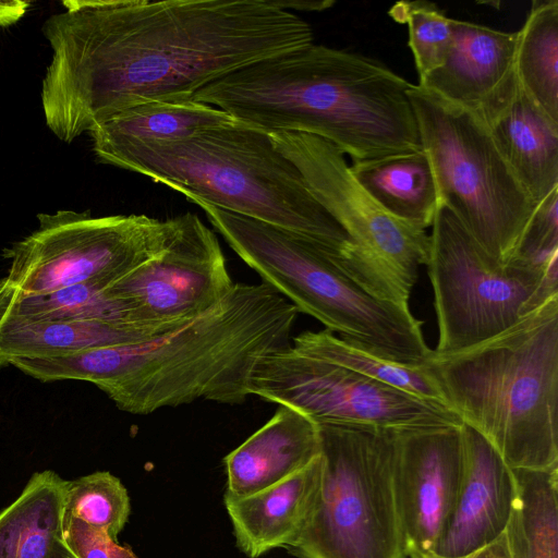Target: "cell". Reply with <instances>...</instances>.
Listing matches in <instances>:
<instances>
[{"mask_svg": "<svg viewBox=\"0 0 558 558\" xmlns=\"http://www.w3.org/2000/svg\"><path fill=\"white\" fill-rule=\"evenodd\" d=\"M130 511L126 488L108 471L66 482L64 515L80 519L114 539L126 524Z\"/></svg>", "mask_w": 558, "mask_h": 558, "instance_id": "cell-27", "label": "cell"}, {"mask_svg": "<svg viewBox=\"0 0 558 558\" xmlns=\"http://www.w3.org/2000/svg\"><path fill=\"white\" fill-rule=\"evenodd\" d=\"M463 468L461 425L395 429L392 481L404 551L433 553Z\"/></svg>", "mask_w": 558, "mask_h": 558, "instance_id": "cell-14", "label": "cell"}, {"mask_svg": "<svg viewBox=\"0 0 558 558\" xmlns=\"http://www.w3.org/2000/svg\"><path fill=\"white\" fill-rule=\"evenodd\" d=\"M350 169L389 215L421 230L432 227L440 204L439 192L432 163L422 148L352 161Z\"/></svg>", "mask_w": 558, "mask_h": 558, "instance_id": "cell-21", "label": "cell"}, {"mask_svg": "<svg viewBox=\"0 0 558 558\" xmlns=\"http://www.w3.org/2000/svg\"><path fill=\"white\" fill-rule=\"evenodd\" d=\"M514 64L520 88L558 122V0L533 1L517 31Z\"/></svg>", "mask_w": 558, "mask_h": 558, "instance_id": "cell-25", "label": "cell"}, {"mask_svg": "<svg viewBox=\"0 0 558 558\" xmlns=\"http://www.w3.org/2000/svg\"><path fill=\"white\" fill-rule=\"evenodd\" d=\"M408 558H445L433 553H411ZM459 558H510L505 533L492 544Z\"/></svg>", "mask_w": 558, "mask_h": 558, "instance_id": "cell-31", "label": "cell"}, {"mask_svg": "<svg viewBox=\"0 0 558 558\" xmlns=\"http://www.w3.org/2000/svg\"><path fill=\"white\" fill-rule=\"evenodd\" d=\"M38 228L3 250L10 260L0 287L43 294L82 283L109 287L159 254L177 229V217H93L60 209L39 214Z\"/></svg>", "mask_w": 558, "mask_h": 558, "instance_id": "cell-10", "label": "cell"}, {"mask_svg": "<svg viewBox=\"0 0 558 558\" xmlns=\"http://www.w3.org/2000/svg\"><path fill=\"white\" fill-rule=\"evenodd\" d=\"M322 476L320 454L307 466L259 492L225 494L238 547L250 558L278 548H292L313 514Z\"/></svg>", "mask_w": 558, "mask_h": 558, "instance_id": "cell-17", "label": "cell"}, {"mask_svg": "<svg viewBox=\"0 0 558 558\" xmlns=\"http://www.w3.org/2000/svg\"><path fill=\"white\" fill-rule=\"evenodd\" d=\"M50 558H76L70 549L63 544L62 539L58 541L50 555Z\"/></svg>", "mask_w": 558, "mask_h": 558, "instance_id": "cell-34", "label": "cell"}, {"mask_svg": "<svg viewBox=\"0 0 558 558\" xmlns=\"http://www.w3.org/2000/svg\"><path fill=\"white\" fill-rule=\"evenodd\" d=\"M463 468L457 499L433 554L459 558L499 538L508 525L517 485L496 449L461 424Z\"/></svg>", "mask_w": 558, "mask_h": 558, "instance_id": "cell-16", "label": "cell"}, {"mask_svg": "<svg viewBox=\"0 0 558 558\" xmlns=\"http://www.w3.org/2000/svg\"><path fill=\"white\" fill-rule=\"evenodd\" d=\"M322 476L300 558H408L392 481L395 429L317 425Z\"/></svg>", "mask_w": 558, "mask_h": 558, "instance_id": "cell-8", "label": "cell"}, {"mask_svg": "<svg viewBox=\"0 0 558 558\" xmlns=\"http://www.w3.org/2000/svg\"><path fill=\"white\" fill-rule=\"evenodd\" d=\"M411 84L377 60L312 44L227 74L192 99L271 133L314 135L356 161L422 148Z\"/></svg>", "mask_w": 558, "mask_h": 558, "instance_id": "cell-3", "label": "cell"}, {"mask_svg": "<svg viewBox=\"0 0 558 558\" xmlns=\"http://www.w3.org/2000/svg\"><path fill=\"white\" fill-rule=\"evenodd\" d=\"M512 472L517 493L505 531L510 558H558V466Z\"/></svg>", "mask_w": 558, "mask_h": 558, "instance_id": "cell-24", "label": "cell"}, {"mask_svg": "<svg viewBox=\"0 0 558 558\" xmlns=\"http://www.w3.org/2000/svg\"><path fill=\"white\" fill-rule=\"evenodd\" d=\"M320 453L318 426L279 405L271 418L225 457L226 494L244 497L307 466Z\"/></svg>", "mask_w": 558, "mask_h": 558, "instance_id": "cell-18", "label": "cell"}, {"mask_svg": "<svg viewBox=\"0 0 558 558\" xmlns=\"http://www.w3.org/2000/svg\"><path fill=\"white\" fill-rule=\"evenodd\" d=\"M97 159L150 178L206 204L303 234L328 247L342 271L369 293L380 265L318 202L271 132L238 120L161 143L95 146Z\"/></svg>", "mask_w": 558, "mask_h": 558, "instance_id": "cell-4", "label": "cell"}, {"mask_svg": "<svg viewBox=\"0 0 558 558\" xmlns=\"http://www.w3.org/2000/svg\"><path fill=\"white\" fill-rule=\"evenodd\" d=\"M250 393L292 408L316 425L404 429L462 424L444 403L304 354L291 344L259 362Z\"/></svg>", "mask_w": 558, "mask_h": 558, "instance_id": "cell-11", "label": "cell"}, {"mask_svg": "<svg viewBox=\"0 0 558 558\" xmlns=\"http://www.w3.org/2000/svg\"><path fill=\"white\" fill-rule=\"evenodd\" d=\"M272 134L318 202L410 298L418 268L427 260L429 234L379 206L332 144L303 133Z\"/></svg>", "mask_w": 558, "mask_h": 558, "instance_id": "cell-12", "label": "cell"}, {"mask_svg": "<svg viewBox=\"0 0 558 558\" xmlns=\"http://www.w3.org/2000/svg\"><path fill=\"white\" fill-rule=\"evenodd\" d=\"M233 121L223 110L194 99L150 101L114 113L88 133L93 147L161 143L183 140Z\"/></svg>", "mask_w": 558, "mask_h": 558, "instance_id": "cell-23", "label": "cell"}, {"mask_svg": "<svg viewBox=\"0 0 558 558\" xmlns=\"http://www.w3.org/2000/svg\"><path fill=\"white\" fill-rule=\"evenodd\" d=\"M452 35L444 64L416 85L472 112L489 128L510 108L519 89L517 32L453 20Z\"/></svg>", "mask_w": 558, "mask_h": 558, "instance_id": "cell-15", "label": "cell"}, {"mask_svg": "<svg viewBox=\"0 0 558 558\" xmlns=\"http://www.w3.org/2000/svg\"><path fill=\"white\" fill-rule=\"evenodd\" d=\"M298 308L269 284L234 283L213 308L148 340L11 366L39 381L94 384L124 412L197 400L241 404L259 362L291 344Z\"/></svg>", "mask_w": 558, "mask_h": 558, "instance_id": "cell-2", "label": "cell"}, {"mask_svg": "<svg viewBox=\"0 0 558 558\" xmlns=\"http://www.w3.org/2000/svg\"><path fill=\"white\" fill-rule=\"evenodd\" d=\"M291 345L304 354L343 366L403 392L446 404L440 386L426 363L407 365L386 360L327 329L304 331L292 337Z\"/></svg>", "mask_w": 558, "mask_h": 558, "instance_id": "cell-26", "label": "cell"}, {"mask_svg": "<svg viewBox=\"0 0 558 558\" xmlns=\"http://www.w3.org/2000/svg\"><path fill=\"white\" fill-rule=\"evenodd\" d=\"M446 404L510 469L558 466V295L499 335L426 363Z\"/></svg>", "mask_w": 558, "mask_h": 558, "instance_id": "cell-5", "label": "cell"}, {"mask_svg": "<svg viewBox=\"0 0 558 558\" xmlns=\"http://www.w3.org/2000/svg\"><path fill=\"white\" fill-rule=\"evenodd\" d=\"M43 24L52 57L41 83L48 129L71 143L150 101L192 99L246 65L313 43L272 0H66Z\"/></svg>", "mask_w": 558, "mask_h": 558, "instance_id": "cell-1", "label": "cell"}, {"mask_svg": "<svg viewBox=\"0 0 558 558\" xmlns=\"http://www.w3.org/2000/svg\"><path fill=\"white\" fill-rule=\"evenodd\" d=\"M280 9L292 12V10L316 12L324 11L335 4L330 0H272Z\"/></svg>", "mask_w": 558, "mask_h": 558, "instance_id": "cell-33", "label": "cell"}, {"mask_svg": "<svg viewBox=\"0 0 558 558\" xmlns=\"http://www.w3.org/2000/svg\"><path fill=\"white\" fill-rule=\"evenodd\" d=\"M236 255L299 312L340 338L386 360L422 365L434 354L423 322L351 280L337 256L303 234L197 204Z\"/></svg>", "mask_w": 558, "mask_h": 558, "instance_id": "cell-6", "label": "cell"}, {"mask_svg": "<svg viewBox=\"0 0 558 558\" xmlns=\"http://www.w3.org/2000/svg\"><path fill=\"white\" fill-rule=\"evenodd\" d=\"M430 228L425 266L438 325L436 354L488 340L558 295V279L545 274L556 253L542 263L514 257L499 265L441 204Z\"/></svg>", "mask_w": 558, "mask_h": 558, "instance_id": "cell-9", "label": "cell"}, {"mask_svg": "<svg viewBox=\"0 0 558 558\" xmlns=\"http://www.w3.org/2000/svg\"><path fill=\"white\" fill-rule=\"evenodd\" d=\"M557 252L558 190H555L534 210L514 257L542 263Z\"/></svg>", "mask_w": 558, "mask_h": 558, "instance_id": "cell-29", "label": "cell"}, {"mask_svg": "<svg viewBox=\"0 0 558 558\" xmlns=\"http://www.w3.org/2000/svg\"><path fill=\"white\" fill-rule=\"evenodd\" d=\"M388 14L408 27V45L418 82L444 64L452 44L453 19L448 17L435 3L421 0L397 2Z\"/></svg>", "mask_w": 558, "mask_h": 558, "instance_id": "cell-28", "label": "cell"}, {"mask_svg": "<svg viewBox=\"0 0 558 558\" xmlns=\"http://www.w3.org/2000/svg\"><path fill=\"white\" fill-rule=\"evenodd\" d=\"M29 5L31 3L27 1L0 0V27L16 23L23 17Z\"/></svg>", "mask_w": 558, "mask_h": 558, "instance_id": "cell-32", "label": "cell"}, {"mask_svg": "<svg viewBox=\"0 0 558 558\" xmlns=\"http://www.w3.org/2000/svg\"><path fill=\"white\" fill-rule=\"evenodd\" d=\"M490 133L511 169L538 205L558 190V122L520 88Z\"/></svg>", "mask_w": 558, "mask_h": 558, "instance_id": "cell-20", "label": "cell"}, {"mask_svg": "<svg viewBox=\"0 0 558 558\" xmlns=\"http://www.w3.org/2000/svg\"><path fill=\"white\" fill-rule=\"evenodd\" d=\"M183 324V323H182ZM178 325L104 320H52L0 325V368L19 357H50L128 345L165 333Z\"/></svg>", "mask_w": 558, "mask_h": 558, "instance_id": "cell-19", "label": "cell"}, {"mask_svg": "<svg viewBox=\"0 0 558 558\" xmlns=\"http://www.w3.org/2000/svg\"><path fill=\"white\" fill-rule=\"evenodd\" d=\"M66 482L51 470L29 477L0 511V558H50L62 539Z\"/></svg>", "mask_w": 558, "mask_h": 558, "instance_id": "cell-22", "label": "cell"}, {"mask_svg": "<svg viewBox=\"0 0 558 558\" xmlns=\"http://www.w3.org/2000/svg\"><path fill=\"white\" fill-rule=\"evenodd\" d=\"M408 95L439 203L489 258L510 263L537 204L481 119L418 85L411 84Z\"/></svg>", "mask_w": 558, "mask_h": 558, "instance_id": "cell-7", "label": "cell"}, {"mask_svg": "<svg viewBox=\"0 0 558 558\" xmlns=\"http://www.w3.org/2000/svg\"><path fill=\"white\" fill-rule=\"evenodd\" d=\"M177 221L159 254L106 288L132 323H185L216 306L234 286L215 232L192 213Z\"/></svg>", "mask_w": 558, "mask_h": 558, "instance_id": "cell-13", "label": "cell"}, {"mask_svg": "<svg viewBox=\"0 0 558 558\" xmlns=\"http://www.w3.org/2000/svg\"><path fill=\"white\" fill-rule=\"evenodd\" d=\"M62 542L76 558H138L128 545H120L107 532L64 515Z\"/></svg>", "mask_w": 558, "mask_h": 558, "instance_id": "cell-30", "label": "cell"}]
</instances>
